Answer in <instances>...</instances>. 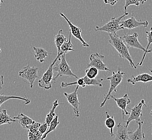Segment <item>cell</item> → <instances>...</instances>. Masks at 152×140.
<instances>
[{
  "label": "cell",
  "mask_w": 152,
  "mask_h": 140,
  "mask_svg": "<svg viewBox=\"0 0 152 140\" xmlns=\"http://www.w3.org/2000/svg\"><path fill=\"white\" fill-rule=\"evenodd\" d=\"M108 34L110 37V39H108V42L117 50L120 58L127 60L129 61L131 66L132 68L137 69V66L135 65L132 56L129 52V48L125 44L121 37L117 35V33Z\"/></svg>",
  "instance_id": "cell-1"
},
{
  "label": "cell",
  "mask_w": 152,
  "mask_h": 140,
  "mask_svg": "<svg viewBox=\"0 0 152 140\" xmlns=\"http://www.w3.org/2000/svg\"><path fill=\"white\" fill-rule=\"evenodd\" d=\"M125 74V72L121 71V68H119L117 72H113L111 76L107 77L106 78V79L110 81V86L108 93L106 94L104 101L100 104V108H102L106 101L110 99V96H111L112 92H117V87L120 85V83L122 82Z\"/></svg>",
  "instance_id": "cell-2"
},
{
  "label": "cell",
  "mask_w": 152,
  "mask_h": 140,
  "mask_svg": "<svg viewBox=\"0 0 152 140\" xmlns=\"http://www.w3.org/2000/svg\"><path fill=\"white\" fill-rule=\"evenodd\" d=\"M138 36H139V35L137 32H134L132 35H128L125 31V35H124V36L122 37L121 38H122L123 41H124V42L125 43V44H126V46L129 48V47L135 48V49L142 50L144 51L143 57L141 59L140 62L138 64L139 65L142 66L143 64V61L145 58L146 54L148 53L152 52V49L146 50V48L144 47L140 43V42L139 41Z\"/></svg>",
  "instance_id": "cell-3"
},
{
  "label": "cell",
  "mask_w": 152,
  "mask_h": 140,
  "mask_svg": "<svg viewBox=\"0 0 152 140\" xmlns=\"http://www.w3.org/2000/svg\"><path fill=\"white\" fill-rule=\"evenodd\" d=\"M66 54H64L61 55V59L60 60V63L59 64H55V66H53V71L57 72V74L53 78V80L55 83L57 80L58 78L61 76H67L69 77H74L76 79L78 78V76L76 75L75 73L72 71L71 67L68 64L67 61H66L65 58Z\"/></svg>",
  "instance_id": "cell-4"
},
{
  "label": "cell",
  "mask_w": 152,
  "mask_h": 140,
  "mask_svg": "<svg viewBox=\"0 0 152 140\" xmlns=\"http://www.w3.org/2000/svg\"><path fill=\"white\" fill-rule=\"evenodd\" d=\"M128 15L129 12H126L124 15L119 18H112L109 22L102 26L99 27V26H96L95 29V31H105L108 34H113L116 33L120 30H124L123 27L121 26L120 23L123 18Z\"/></svg>",
  "instance_id": "cell-5"
},
{
  "label": "cell",
  "mask_w": 152,
  "mask_h": 140,
  "mask_svg": "<svg viewBox=\"0 0 152 140\" xmlns=\"http://www.w3.org/2000/svg\"><path fill=\"white\" fill-rule=\"evenodd\" d=\"M57 61H58V57L54 59L47 71L42 76V78L38 80V85L39 88H42L45 90H48L52 87L51 82L53 79V66Z\"/></svg>",
  "instance_id": "cell-6"
},
{
  "label": "cell",
  "mask_w": 152,
  "mask_h": 140,
  "mask_svg": "<svg viewBox=\"0 0 152 140\" xmlns=\"http://www.w3.org/2000/svg\"><path fill=\"white\" fill-rule=\"evenodd\" d=\"M38 67L30 66L29 65L27 64L18 72V75L26 80L30 85L31 88H32L34 82L38 78Z\"/></svg>",
  "instance_id": "cell-7"
},
{
  "label": "cell",
  "mask_w": 152,
  "mask_h": 140,
  "mask_svg": "<svg viewBox=\"0 0 152 140\" xmlns=\"http://www.w3.org/2000/svg\"><path fill=\"white\" fill-rule=\"evenodd\" d=\"M143 106L147 107L146 104L145 103V101L142 99L140 102L137 105H135L133 108H129L131 109V113L129 114V117L126 122V127L127 128L129 126V123L132 121H135L136 122H140L142 121L141 120V117L143 116V114L142 112V107Z\"/></svg>",
  "instance_id": "cell-8"
},
{
  "label": "cell",
  "mask_w": 152,
  "mask_h": 140,
  "mask_svg": "<svg viewBox=\"0 0 152 140\" xmlns=\"http://www.w3.org/2000/svg\"><path fill=\"white\" fill-rule=\"evenodd\" d=\"M105 58V56L100 54L99 53L96 52L91 54L89 57V63L87 65V67H94L99 71H111L106 66V65L103 62L102 60Z\"/></svg>",
  "instance_id": "cell-9"
},
{
  "label": "cell",
  "mask_w": 152,
  "mask_h": 140,
  "mask_svg": "<svg viewBox=\"0 0 152 140\" xmlns=\"http://www.w3.org/2000/svg\"><path fill=\"white\" fill-rule=\"evenodd\" d=\"M79 86H77L75 90H74L72 93H67L66 92H64V95L66 97L67 101L69 104L73 107L74 113L75 115V117H79V105L80 102L78 98V94L77 92L79 88Z\"/></svg>",
  "instance_id": "cell-10"
},
{
  "label": "cell",
  "mask_w": 152,
  "mask_h": 140,
  "mask_svg": "<svg viewBox=\"0 0 152 140\" xmlns=\"http://www.w3.org/2000/svg\"><path fill=\"white\" fill-rule=\"evenodd\" d=\"M60 15L61 16L62 18H64L65 20L66 21L69 26L70 27V31L71 35L73 36L76 39H78L81 43H82V46L84 47H90V45L85 42V40L83 39L82 36V30L79 28L78 26H76L75 25H74L70 20H69L67 17L63 14V13H60Z\"/></svg>",
  "instance_id": "cell-11"
},
{
  "label": "cell",
  "mask_w": 152,
  "mask_h": 140,
  "mask_svg": "<svg viewBox=\"0 0 152 140\" xmlns=\"http://www.w3.org/2000/svg\"><path fill=\"white\" fill-rule=\"evenodd\" d=\"M148 22H142L141 20H137L133 16L125 20L121 21V26L124 29H128L129 30L133 29L139 26H143L146 28L148 26Z\"/></svg>",
  "instance_id": "cell-12"
},
{
  "label": "cell",
  "mask_w": 152,
  "mask_h": 140,
  "mask_svg": "<svg viewBox=\"0 0 152 140\" xmlns=\"http://www.w3.org/2000/svg\"><path fill=\"white\" fill-rule=\"evenodd\" d=\"M110 98H112V99L114 100V101L117 103V105L118 106V107L121 109L122 114H123V119L124 121V115H128L129 114V113L128 112V111H127V109H126L127 106L131 102V99H129L128 94H125L123 97H121L119 98H115L114 96L111 95L110 96Z\"/></svg>",
  "instance_id": "cell-13"
},
{
  "label": "cell",
  "mask_w": 152,
  "mask_h": 140,
  "mask_svg": "<svg viewBox=\"0 0 152 140\" xmlns=\"http://www.w3.org/2000/svg\"><path fill=\"white\" fill-rule=\"evenodd\" d=\"M113 140H130L129 137V131L126 127V124L118 123L117 127V132Z\"/></svg>",
  "instance_id": "cell-14"
},
{
  "label": "cell",
  "mask_w": 152,
  "mask_h": 140,
  "mask_svg": "<svg viewBox=\"0 0 152 140\" xmlns=\"http://www.w3.org/2000/svg\"><path fill=\"white\" fill-rule=\"evenodd\" d=\"M152 81V76L148 73H141L137 76H132V78L127 80V82L134 85L137 82L147 83Z\"/></svg>",
  "instance_id": "cell-15"
},
{
  "label": "cell",
  "mask_w": 152,
  "mask_h": 140,
  "mask_svg": "<svg viewBox=\"0 0 152 140\" xmlns=\"http://www.w3.org/2000/svg\"><path fill=\"white\" fill-rule=\"evenodd\" d=\"M143 121L138 123V127L134 131H129V137L130 140H143L145 138V133L142 129Z\"/></svg>",
  "instance_id": "cell-16"
},
{
  "label": "cell",
  "mask_w": 152,
  "mask_h": 140,
  "mask_svg": "<svg viewBox=\"0 0 152 140\" xmlns=\"http://www.w3.org/2000/svg\"><path fill=\"white\" fill-rule=\"evenodd\" d=\"M71 33L69 31V38L66 41H65L64 44L61 45V47L60 52L59 54H57V57H58V61H60L61 59V55L64 54H67V53L70 51H75V50L73 49V44L71 42Z\"/></svg>",
  "instance_id": "cell-17"
},
{
  "label": "cell",
  "mask_w": 152,
  "mask_h": 140,
  "mask_svg": "<svg viewBox=\"0 0 152 140\" xmlns=\"http://www.w3.org/2000/svg\"><path fill=\"white\" fill-rule=\"evenodd\" d=\"M13 119L15 120H18L20 125L24 128H26L28 125H31L35 121L32 120L31 118L23 113L18 114V115L14 117Z\"/></svg>",
  "instance_id": "cell-18"
},
{
  "label": "cell",
  "mask_w": 152,
  "mask_h": 140,
  "mask_svg": "<svg viewBox=\"0 0 152 140\" xmlns=\"http://www.w3.org/2000/svg\"><path fill=\"white\" fill-rule=\"evenodd\" d=\"M10 99H18L23 100L24 101V104L26 105H28L31 102L30 100L25 95L24 97H21V96H6L4 95V93L0 94V108L1 105L3 104L4 102L7 101L8 100Z\"/></svg>",
  "instance_id": "cell-19"
},
{
  "label": "cell",
  "mask_w": 152,
  "mask_h": 140,
  "mask_svg": "<svg viewBox=\"0 0 152 140\" xmlns=\"http://www.w3.org/2000/svg\"><path fill=\"white\" fill-rule=\"evenodd\" d=\"M67 41V39L65 36L63 30L61 29L59 30L58 34L55 37V41H54L55 44L57 49V54H59L60 52L61 45L64 44L65 41Z\"/></svg>",
  "instance_id": "cell-20"
},
{
  "label": "cell",
  "mask_w": 152,
  "mask_h": 140,
  "mask_svg": "<svg viewBox=\"0 0 152 140\" xmlns=\"http://www.w3.org/2000/svg\"><path fill=\"white\" fill-rule=\"evenodd\" d=\"M33 49L35 51V57L37 61L40 63L44 62L47 56L48 55V52L42 47H33Z\"/></svg>",
  "instance_id": "cell-21"
},
{
  "label": "cell",
  "mask_w": 152,
  "mask_h": 140,
  "mask_svg": "<svg viewBox=\"0 0 152 140\" xmlns=\"http://www.w3.org/2000/svg\"><path fill=\"white\" fill-rule=\"evenodd\" d=\"M16 122V120L13 118H12L7 114L6 109H0V125H3L4 124H8L10 125H12V122Z\"/></svg>",
  "instance_id": "cell-22"
},
{
  "label": "cell",
  "mask_w": 152,
  "mask_h": 140,
  "mask_svg": "<svg viewBox=\"0 0 152 140\" xmlns=\"http://www.w3.org/2000/svg\"><path fill=\"white\" fill-rule=\"evenodd\" d=\"M59 122L58 121V115H57L50 123V125L49 126V128L48 129L47 131L44 133V134H43L40 140H45L47 138L48 135L50 133L55 131L56 128L59 125Z\"/></svg>",
  "instance_id": "cell-23"
},
{
  "label": "cell",
  "mask_w": 152,
  "mask_h": 140,
  "mask_svg": "<svg viewBox=\"0 0 152 140\" xmlns=\"http://www.w3.org/2000/svg\"><path fill=\"white\" fill-rule=\"evenodd\" d=\"M62 103H58V100H56L53 103V106L52 108L50 111L49 113L47 114L46 117H45V122L47 123L48 125H50V123L53 121L54 117H56V113H55V110L57 106L59 105H61Z\"/></svg>",
  "instance_id": "cell-24"
},
{
  "label": "cell",
  "mask_w": 152,
  "mask_h": 140,
  "mask_svg": "<svg viewBox=\"0 0 152 140\" xmlns=\"http://www.w3.org/2000/svg\"><path fill=\"white\" fill-rule=\"evenodd\" d=\"M106 119L105 122V125L106 127L109 129L110 130V135L111 136H113L114 135V132H113V129L115 125V121L114 119L113 116H110L108 114L107 112H106Z\"/></svg>",
  "instance_id": "cell-25"
},
{
  "label": "cell",
  "mask_w": 152,
  "mask_h": 140,
  "mask_svg": "<svg viewBox=\"0 0 152 140\" xmlns=\"http://www.w3.org/2000/svg\"><path fill=\"white\" fill-rule=\"evenodd\" d=\"M84 80L85 85L88 86H96L100 88H102V82L104 81V79H96V78H89L87 76H85L83 77Z\"/></svg>",
  "instance_id": "cell-26"
},
{
  "label": "cell",
  "mask_w": 152,
  "mask_h": 140,
  "mask_svg": "<svg viewBox=\"0 0 152 140\" xmlns=\"http://www.w3.org/2000/svg\"><path fill=\"white\" fill-rule=\"evenodd\" d=\"M77 85V86H80L82 88H84L86 87L85 82L84 79L82 78H78L77 81L76 82H63L61 84V88H66L67 86H70L71 85Z\"/></svg>",
  "instance_id": "cell-27"
},
{
  "label": "cell",
  "mask_w": 152,
  "mask_h": 140,
  "mask_svg": "<svg viewBox=\"0 0 152 140\" xmlns=\"http://www.w3.org/2000/svg\"><path fill=\"white\" fill-rule=\"evenodd\" d=\"M146 1L147 0H125V3L124 7L125 12H127V9L129 6L131 5H135L139 7L140 4H142Z\"/></svg>",
  "instance_id": "cell-28"
},
{
  "label": "cell",
  "mask_w": 152,
  "mask_h": 140,
  "mask_svg": "<svg viewBox=\"0 0 152 140\" xmlns=\"http://www.w3.org/2000/svg\"><path fill=\"white\" fill-rule=\"evenodd\" d=\"M99 70L94 67H90L85 70L86 76L89 78H96L98 74Z\"/></svg>",
  "instance_id": "cell-29"
},
{
  "label": "cell",
  "mask_w": 152,
  "mask_h": 140,
  "mask_svg": "<svg viewBox=\"0 0 152 140\" xmlns=\"http://www.w3.org/2000/svg\"><path fill=\"white\" fill-rule=\"evenodd\" d=\"M43 135L39 131L35 133L28 132V140H40Z\"/></svg>",
  "instance_id": "cell-30"
},
{
  "label": "cell",
  "mask_w": 152,
  "mask_h": 140,
  "mask_svg": "<svg viewBox=\"0 0 152 140\" xmlns=\"http://www.w3.org/2000/svg\"><path fill=\"white\" fill-rule=\"evenodd\" d=\"M146 34H147V41L148 42L147 46L146 47V50H149V47L151 44L152 43V27L151 28L149 31H146Z\"/></svg>",
  "instance_id": "cell-31"
},
{
  "label": "cell",
  "mask_w": 152,
  "mask_h": 140,
  "mask_svg": "<svg viewBox=\"0 0 152 140\" xmlns=\"http://www.w3.org/2000/svg\"><path fill=\"white\" fill-rule=\"evenodd\" d=\"M49 126L45 122L43 123L42 124H41V125L39 127V131L42 134H44V133L47 131L48 129L49 128Z\"/></svg>",
  "instance_id": "cell-32"
},
{
  "label": "cell",
  "mask_w": 152,
  "mask_h": 140,
  "mask_svg": "<svg viewBox=\"0 0 152 140\" xmlns=\"http://www.w3.org/2000/svg\"><path fill=\"white\" fill-rule=\"evenodd\" d=\"M3 85H4V76L1 75L0 73V90L3 89Z\"/></svg>",
  "instance_id": "cell-33"
},
{
  "label": "cell",
  "mask_w": 152,
  "mask_h": 140,
  "mask_svg": "<svg viewBox=\"0 0 152 140\" xmlns=\"http://www.w3.org/2000/svg\"><path fill=\"white\" fill-rule=\"evenodd\" d=\"M107 4H108L111 6H114L118 2V0H106Z\"/></svg>",
  "instance_id": "cell-34"
},
{
  "label": "cell",
  "mask_w": 152,
  "mask_h": 140,
  "mask_svg": "<svg viewBox=\"0 0 152 140\" xmlns=\"http://www.w3.org/2000/svg\"><path fill=\"white\" fill-rule=\"evenodd\" d=\"M3 3V0H0V9L1 7V3Z\"/></svg>",
  "instance_id": "cell-35"
},
{
  "label": "cell",
  "mask_w": 152,
  "mask_h": 140,
  "mask_svg": "<svg viewBox=\"0 0 152 140\" xmlns=\"http://www.w3.org/2000/svg\"><path fill=\"white\" fill-rule=\"evenodd\" d=\"M104 3H105L106 4H107V1H106V0H104Z\"/></svg>",
  "instance_id": "cell-36"
},
{
  "label": "cell",
  "mask_w": 152,
  "mask_h": 140,
  "mask_svg": "<svg viewBox=\"0 0 152 140\" xmlns=\"http://www.w3.org/2000/svg\"><path fill=\"white\" fill-rule=\"evenodd\" d=\"M149 71H150V72H151V73H152V69H150V70H149Z\"/></svg>",
  "instance_id": "cell-37"
},
{
  "label": "cell",
  "mask_w": 152,
  "mask_h": 140,
  "mask_svg": "<svg viewBox=\"0 0 152 140\" xmlns=\"http://www.w3.org/2000/svg\"><path fill=\"white\" fill-rule=\"evenodd\" d=\"M150 114H151V115H152V110H151V113H150Z\"/></svg>",
  "instance_id": "cell-38"
},
{
  "label": "cell",
  "mask_w": 152,
  "mask_h": 140,
  "mask_svg": "<svg viewBox=\"0 0 152 140\" xmlns=\"http://www.w3.org/2000/svg\"><path fill=\"white\" fill-rule=\"evenodd\" d=\"M1 51H2V50H1V48L0 47V53L1 52Z\"/></svg>",
  "instance_id": "cell-39"
},
{
  "label": "cell",
  "mask_w": 152,
  "mask_h": 140,
  "mask_svg": "<svg viewBox=\"0 0 152 140\" xmlns=\"http://www.w3.org/2000/svg\"><path fill=\"white\" fill-rule=\"evenodd\" d=\"M151 125H152V122L151 123Z\"/></svg>",
  "instance_id": "cell-40"
}]
</instances>
